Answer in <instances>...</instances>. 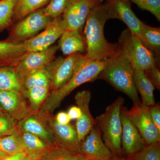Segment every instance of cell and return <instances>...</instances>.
<instances>
[{
  "instance_id": "cell-21",
  "label": "cell",
  "mask_w": 160,
  "mask_h": 160,
  "mask_svg": "<svg viewBox=\"0 0 160 160\" xmlns=\"http://www.w3.org/2000/svg\"><path fill=\"white\" fill-rule=\"evenodd\" d=\"M135 85L142 98V102L146 106L154 105L155 101L153 92L155 88L146 77L144 70L133 69Z\"/></svg>"
},
{
  "instance_id": "cell-3",
  "label": "cell",
  "mask_w": 160,
  "mask_h": 160,
  "mask_svg": "<svg viewBox=\"0 0 160 160\" xmlns=\"http://www.w3.org/2000/svg\"><path fill=\"white\" fill-rule=\"evenodd\" d=\"M133 71L129 61L119 51L109 59L108 64L98 78L107 81L115 89L125 93L135 105L141 102L135 85Z\"/></svg>"
},
{
  "instance_id": "cell-28",
  "label": "cell",
  "mask_w": 160,
  "mask_h": 160,
  "mask_svg": "<svg viewBox=\"0 0 160 160\" xmlns=\"http://www.w3.org/2000/svg\"><path fill=\"white\" fill-rule=\"evenodd\" d=\"M20 132L25 144L26 153L44 155L52 146L34 135L27 132Z\"/></svg>"
},
{
  "instance_id": "cell-18",
  "label": "cell",
  "mask_w": 160,
  "mask_h": 160,
  "mask_svg": "<svg viewBox=\"0 0 160 160\" xmlns=\"http://www.w3.org/2000/svg\"><path fill=\"white\" fill-rule=\"evenodd\" d=\"M109 1L114 9L117 19L123 21L128 26L131 33L139 38L143 43L142 32L145 24L139 19L132 11L130 1L129 0Z\"/></svg>"
},
{
  "instance_id": "cell-39",
  "label": "cell",
  "mask_w": 160,
  "mask_h": 160,
  "mask_svg": "<svg viewBox=\"0 0 160 160\" xmlns=\"http://www.w3.org/2000/svg\"><path fill=\"white\" fill-rule=\"evenodd\" d=\"M26 154V152H23L13 155L8 156L2 160H23Z\"/></svg>"
},
{
  "instance_id": "cell-8",
  "label": "cell",
  "mask_w": 160,
  "mask_h": 160,
  "mask_svg": "<svg viewBox=\"0 0 160 160\" xmlns=\"http://www.w3.org/2000/svg\"><path fill=\"white\" fill-rule=\"evenodd\" d=\"M58 49L57 45H52L42 51L27 52L14 67L16 73L22 83L23 79L32 72L45 69L55 58Z\"/></svg>"
},
{
  "instance_id": "cell-41",
  "label": "cell",
  "mask_w": 160,
  "mask_h": 160,
  "mask_svg": "<svg viewBox=\"0 0 160 160\" xmlns=\"http://www.w3.org/2000/svg\"><path fill=\"white\" fill-rule=\"evenodd\" d=\"M108 160H130L129 158L126 157L123 155H113Z\"/></svg>"
},
{
  "instance_id": "cell-36",
  "label": "cell",
  "mask_w": 160,
  "mask_h": 160,
  "mask_svg": "<svg viewBox=\"0 0 160 160\" xmlns=\"http://www.w3.org/2000/svg\"><path fill=\"white\" fill-rule=\"evenodd\" d=\"M149 113L152 122L160 132V106L159 103L148 106Z\"/></svg>"
},
{
  "instance_id": "cell-44",
  "label": "cell",
  "mask_w": 160,
  "mask_h": 160,
  "mask_svg": "<svg viewBox=\"0 0 160 160\" xmlns=\"http://www.w3.org/2000/svg\"></svg>"
},
{
  "instance_id": "cell-31",
  "label": "cell",
  "mask_w": 160,
  "mask_h": 160,
  "mask_svg": "<svg viewBox=\"0 0 160 160\" xmlns=\"http://www.w3.org/2000/svg\"><path fill=\"white\" fill-rule=\"evenodd\" d=\"M128 158L130 160H160V142L146 145L142 149Z\"/></svg>"
},
{
  "instance_id": "cell-34",
  "label": "cell",
  "mask_w": 160,
  "mask_h": 160,
  "mask_svg": "<svg viewBox=\"0 0 160 160\" xmlns=\"http://www.w3.org/2000/svg\"><path fill=\"white\" fill-rule=\"evenodd\" d=\"M134 3L141 9L152 13L160 21V0H129Z\"/></svg>"
},
{
  "instance_id": "cell-26",
  "label": "cell",
  "mask_w": 160,
  "mask_h": 160,
  "mask_svg": "<svg viewBox=\"0 0 160 160\" xmlns=\"http://www.w3.org/2000/svg\"><path fill=\"white\" fill-rule=\"evenodd\" d=\"M50 92V88L42 86H33L26 90V98L29 100L32 113L39 111Z\"/></svg>"
},
{
  "instance_id": "cell-10",
  "label": "cell",
  "mask_w": 160,
  "mask_h": 160,
  "mask_svg": "<svg viewBox=\"0 0 160 160\" xmlns=\"http://www.w3.org/2000/svg\"><path fill=\"white\" fill-rule=\"evenodd\" d=\"M38 112L49 126L57 145L82 153L81 144L79 141L76 127L71 124H60L56 120L55 117L51 113Z\"/></svg>"
},
{
  "instance_id": "cell-25",
  "label": "cell",
  "mask_w": 160,
  "mask_h": 160,
  "mask_svg": "<svg viewBox=\"0 0 160 160\" xmlns=\"http://www.w3.org/2000/svg\"><path fill=\"white\" fill-rule=\"evenodd\" d=\"M50 0H18L13 11V23L18 22L32 12L40 9Z\"/></svg>"
},
{
  "instance_id": "cell-42",
  "label": "cell",
  "mask_w": 160,
  "mask_h": 160,
  "mask_svg": "<svg viewBox=\"0 0 160 160\" xmlns=\"http://www.w3.org/2000/svg\"><path fill=\"white\" fill-rule=\"evenodd\" d=\"M7 156L4 153H3L2 151L0 150V160H2L3 158H4Z\"/></svg>"
},
{
  "instance_id": "cell-38",
  "label": "cell",
  "mask_w": 160,
  "mask_h": 160,
  "mask_svg": "<svg viewBox=\"0 0 160 160\" xmlns=\"http://www.w3.org/2000/svg\"><path fill=\"white\" fill-rule=\"evenodd\" d=\"M68 114L71 120H77L81 116V110L78 106H72L69 109Z\"/></svg>"
},
{
  "instance_id": "cell-32",
  "label": "cell",
  "mask_w": 160,
  "mask_h": 160,
  "mask_svg": "<svg viewBox=\"0 0 160 160\" xmlns=\"http://www.w3.org/2000/svg\"><path fill=\"white\" fill-rule=\"evenodd\" d=\"M18 121L6 112H0V140L18 131Z\"/></svg>"
},
{
  "instance_id": "cell-27",
  "label": "cell",
  "mask_w": 160,
  "mask_h": 160,
  "mask_svg": "<svg viewBox=\"0 0 160 160\" xmlns=\"http://www.w3.org/2000/svg\"><path fill=\"white\" fill-rule=\"evenodd\" d=\"M142 37L144 45L153 53L155 57H159L160 28L151 27L145 24L143 29Z\"/></svg>"
},
{
  "instance_id": "cell-37",
  "label": "cell",
  "mask_w": 160,
  "mask_h": 160,
  "mask_svg": "<svg viewBox=\"0 0 160 160\" xmlns=\"http://www.w3.org/2000/svg\"><path fill=\"white\" fill-rule=\"evenodd\" d=\"M55 119L58 122L62 124H68L70 122L71 119L68 113L61 112L56 116Z\"/></svg>"
},
{
  "instance_id": "cell-6",
  "label": "cell",
  "mask_w": 160,
  "mask_h": 160,
  "mask_svg": "<svg viewBox=\"0 0 160 160\" xmlns=\"http://www.w3.org/2000/svg\"><path fill=\"white\" fill-rule=\"evenodd\" d=\"M53 19L44 14L42 9L35 10L15 24L6 40L11 42L24 43L44 30Z\"/></svg>"
},
{
  "instance_id": "cell-17",
  "label": "cell",
  "mask_w": 160,
  "mask_h": 160,
  "mask_svg": "<svg viewBox=\"0 0 160 160\" xmlns=\"http://www.w3.org/2000/svg\"><path fill=\"white\" fill-rule=\"evenodd\" d=\"M18 131L34 135L49 146L57 145L49 126L39 113H32L26 118L18 122Z\"/></svg>"
},
{
  "instance_id": "cell-20",
  "label": "cell",
  "mask_w": 160,
  "mask_h": 160,
  "mask_svg": "<svg viewBox=\"0 0 160 160\" xmlns=\"http://www.w3.org/2000/svg\"><path fill=\"white\" fill-rule=\"evenodd\" d=\"M27 52L24 43L0 41V67H14Z\"/></svg>"
},
{
  "instance_id": "cell-43",
  "label": "cell",
  "mask_w": 160,
  "mask_h": 160,
  "mask_svg": "<svg viewBox=\"0 0 160 160\" xmlns=\"http://www.w3.org/2000/svg\"><path fill=\"white\" fill-rule=\"evenodd\" d=\"M4 111L2 107L1 106V104H0V112Z\"/></svg>"
},
{
  "instance_id": "cell-1",
  "label": "cell",
  "mask_w": 160,
  "mask_h": 160,
  "mask_svg": "<svg viewBox=\"0 0 160 160\" xmlns=\"http://www.w3.org/2000/svg\"><path fill=\"white\" fill-rule=\"evenodd\" d=\"M117 19L109 0L95 6L86 18L84 27L86 38V58L94 61H105L113 57L119 52L118 43L109 42L104 33L106 22L110 19Z\"/></svg>"
},
{
  "instance_id": "cell-19",
  "label": "cell",
  "mask_w": 160,
  "mask_h": 160,
  "mask_svg": "<svg viewBox=\"0 0 160 160\" xmlns=\"http://www.w3.org/2000/svg\"><path fill=\"white\" fill-rule=\"evenodd\" d=\"M58 46L63 54L68 56L85 52L87 47L86 38L82 32L68 29L60 38Z\"/></svg>"
},
{
  "instance_id": "cell-7",
  "label": "cell",
  "mask_w": 160,
  "mask_h": 160,
  "mask_svg": "<svg viewBox=\"0 0 160 160\" xmlns=\"http://www.w3.org/2000/svg\"><path fill=\"white\" fill-rule=\"evenodd\" d=\"M84 55L81 53L70 55L68 57L55 58L45 68L50 82V91L57 90L71 78L76 66Z\"/></svg>"
},
{
  "instance_id": "cell-2",
  "label": "cell",
  "mask_w": 160,
  "mask_h": 160,
  "mask_svg": "<svg viewBox=\"0 0 160 160\" xmlns=\"http://www.w3.org/2000/svg\"><path fill=\"white\" fill-rule=\"evenodd\" d=\"M108 62L109 59L101 61L89 59L84 55L77 64L71 78L59 89L50 92L38 112L52 114L59 107L63 100L76 88L84 83L93 82L98 79Z\"/></svg>"
},
{
  "instance_id": "cell-14",
  "label": "cell",
  "mask_w": 160,
  "mask_h": 160,
  "mask_svg": "<svg viewBox=\"0 0 160 160\" xmlns=\"http://www.w3.org/2000/svg\"><path fill=\"white\" fill-rule=\"evenodd\" d=\"M102 132L95 125L81 143V151L86 160H108L112 155L102 138Z\"/></svg>"
},
{
  "instance_id": "cell-33",
  "label": "cell",
  "mask_w": 160,
  "mask_h": 160,
  "mask_svg": "<svg viewBox=\"0 0 160 160\" xmlns=\"http://www.w3.org/2000/svg\"><path fill=\"white\" fill-rule=\"evenodd\" d=\"M69 0H50L47 6L43 9L44 14L54 19L61 16L66 10Z\"/></svg>"
},
{
  "instance_id": "cell-11",
  "label": "cell",
  "mask_w": 160,
  "mask_h": 160,
  "mask_svg": "<svg viewBox=\"0 0 160 160\" xmlns=\"http://www.w3.org/2000/svg\"><path fill=\"white\" fill-rule=\"evenodd\" d=\"M104 0H69L62 19L67 29L82 32L89 12Z\"/></svg>"
},
{
  "instance_id": "cell-16",
  "label": "cell",
  "mask_w": 160,
  "mask_h": 160,
  "mask_svg": "<svg viewBox=\"0 0 160 160\" xmlns=\"http://www.w3.org/2000/svg\"><path fill=\"white\" fill-rule=\"evenodd\" d=\"M91 99V92L88 90L78 92L75 96L76 104L81 110L80 118L77 120L76 129L80 143L85 140L92 128L96 125L95 119L89 110V105Z\"/></svg>"
},
{
  "instance_id": "cell-4",
  "label": "cell",
  "mask_w": 160,
  "mask_h": 160,
  "mask_svg": "<svg viewBox=\"0 0 160 160\" xmlns=\"http://www.w3.org/2000/svg\"><path fill=\"white\" fill-rule=\"evenodd\" d=\"M124 98L120 96L106 108L105 112L97 117L96 125L102 133L103 140L113 155H122L121 138L122 125L121 109Z\"/></svg>"
},
{
  "instance_id": "cell-5",
  "label": "cell",
  "mask_w": 160,
  "mask_h": 160,
  "mask_svg": "<svg viewBox=\"0 0 160 160\" xmlns=\"http://www.w3.org/2000/svg\"><path fill=\"white\" fill-rule=\"evenodd\" d=\"M118 44L120 52L129 61L133 69L145 70L156 66L157 59L154 54L129 29L122 32Z\"/></svg>"
},
{
  "instance_id": "cell-30",
  "label": "cell",
  "mask_w": 160,
  "mask_h": 160,
  "mask_svg": "<svg viewBox=\"0 0 160 160\" xmlns=\"http://www.w3.org/2000/svg\"><path fill=\"white\" fill-rule=\"evenodd\" d=\"M22 85L26 90L33 86H42L50 89V80L45 69L35 71L27 76L23 79Z\"/></svg>"
},
{
  "instance_id": "cell-23",
  "label": "cell",
  "mask_w": 160,
  "mask_h": 160,
  "mask_svg": "<svg viewBox=\"0 0 160 160\" xmlns=\"http://www.w3.org/2000/svg\"><path fill=\"white\" fill-rule=\"evenodd\" d=\"M39 160H86L82 153L59 145L50 146Z\"/></svg>"
},
{
  "instance_id": "cell-12",
  "label": "cell",
  "mask_w": 160,
  "mask_h": 160,
  "mask_svg": "<svg viewBox=\"0 0 160 160\" xmlns=\"http://www.w3.org/2000/svg\"><path fill=\"white\" fill-rule=\"evenodd\" d=\"M66 30L67 27L62 18L60 16L53 19L42 32L24 42L27 52L48 49L60 38Z\"/></svg>"
},
{
  "instance_id": "cell-15",
  "label": "cell",
  "mask_w": 160,
  "mask_h": 160,
  "mask_svg": "<svg viewBox=\"0 0 160 160\" xmlns=\"http://www.w3.org/2000/svg\"><path fill=\"white\" fill-rule=\"evenodd\" d=\"M0 104L4 111L18 122L32 113L26 97L17 92L0 90Z\"/></svg>"
},
{
  "instance_id": "cell-22",
  "label": "cell",
  "mask_w": 160,
  "mask_h": 160,
  "mask_svg": "<svg viewBox=\"0 0 160 160\" xmlns=\"http://www.w3.org/2000/svg\"><path fill=\"white\" fill-rule=\"evenodd\" d=\"M0 90L17 92L26 98V90L16 73L14 67H0Z\"/></svg>"
},
{
  "instance_id": "cell-13",
  "label": "cell",
  "mask_w": 160,
  "mask_h": 160,
  "mask_svg": "<svg viewBox=\"0 0 160 160\" xmlns=\"http://www.w3.org/2000/svg\"><path fill=\"white\" fill-rule=\"evenodd\" d=\"M127 109L123 106L120 114L122 125L121 146L122 155L129 158L146 145L139 131L128 117Z\"/></svg>"
},
{
  "instance_id": "cell-40",
  "label": "cell",
  "mask_w": 160,
  "mask_h": 160,
  "mask_svg": "<svg viewBox=\"0 0 160 160\" xmlns=\"http://www.w3.org/2000/svg\"><path fill=\"white\" fill-rule=\"evenodd\" d=\"M43 155L26 153L23 160H39Z\"/></svg>"
},
{
  "instance_id": "cell-29",
  "label": "cell",
  "mask_w": 160,
  "mask_h": 160,
  "mask_svg": "<svg viewBox=\"0 0 160 160\" xmlns=\"http://www.w3.org/2000/svg\"><path fill=\"white\" fill-rule=\"evenodd\" d=\"M18 0H0V32L13 24V11Z\"/></svg>"
},
{
  "instance_id": "cell-24",
  "label": "cell",
  "mask_w": 160,
  "mask_h": 160,
  "mask_svg": "<svg viewBox=\"0 0 160 160\" xmlns=\"http://www.w3.org/2000/svg\"><path fill=\"white\" fill-rule=\"evenodd\" d=\"M0 150L7 156L26 152L20 132L18 131L0 140Z\"/></svg>"
},
{
  "instance_id": "cell-35",
  "label": "cell",
  "mask_w": 160,
  "mask_h": 160,
  "mask_svg": "<svg viewBox=\"0 0 160 160\" xmlns=\"http://www.w3.org/2000/svg\"><path fill=\"white\" fill-rule=\"evenodd\" d=\"M146 77L153 84L155 88L160 89V72L156 66L144 70Z\"/></svg>"
},
{
  "instance_id": "cell-9",
  "label": "cell",
  "mask_w": 160,
  "mask_h": 160,
  "mask_svg": "<svg viewBox=\"0 0 160 160\" xmlns=\"http://www.w3.org/2000/svg\"><path fill=\"white\" fill-rule=\"evenodd\" d=\"M126 113L132 122L137 127L146 145L160 142V132L152 122L148 106L142 103L133 105Z\"/></svg>"
}]
</instances>
